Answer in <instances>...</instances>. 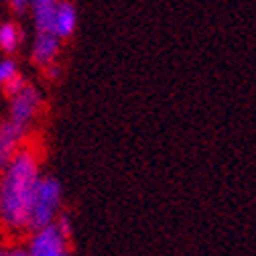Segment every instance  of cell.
<instances>
[{"label": "cell", "instance_id": "1", "mask_svg": "<svg viewBox=\"0 0 256 256\" xmlns=\"http://www.w3.org/2000/svg\"><path fill=\"white\" fill-rule=\"evenodd\" d=\"M41 181L37 154L20 148L0 177V222L12 230H26L37 185Z\"/></svg>", "mask_w": 256, "mask_h": 256}, {"label": "cell", "instance_id": "2", "mask_svg": "<svg viewBox=\"0 0 256 256\" xmlns=\"http://www.w3.org/2000/svg\"><path fill=\"white\" fill-rule=\"evenodd\" d=\"M61 208V183L55 177H41L37 185V194L33 202V210L28 216L26 230L37 232L45 226L55 224Z\"/></svg>", "mask_w": 256, "mask_h": 256}, {"label": "cell", "instance_id": "3", "mask_svg": "<svg viewBox=\"0 0 256 256\" xmlns=\"http://www.w3.org/2000/svg\"><path fill=\"white\" fill-rule=\"evenodd\" d=\"M68 236H63L61 230L51 224L37 232H33L28 240V256H70L68 250Z\"/></svg>", "mask_w": 256, "mask_h": 256}, {"label": "cell", "instance_id": "4", "mask_svg": "<svg viewBox=\"0 0 256 256\" xmlns=\"http://www.w3.org/2000/svg\"><path fill=\"white\" fill-rule=\"evenodd\" d=\"M39 106H41V94H39V90L33 88V86H26L20 94L12 96V102H10V122L26 130V124L33 120V116L37 114Z\"/></svg>", "mask_w": 256, "mask_h": 256}, {"label": "cell", "instance_id": "5", "mask_svg": "<svg viewBox=\"0 0 256 256\" xmlns=\"http://www.w3.org/2000/svg\"><path fill=\"white\" fill-rule=\"evenodd\" d=\"M57 0H30V6L35 12L37 33H55V12Z\"/></svg>", "mask_w": 256, "mask_h": 256}, {"label": "cell", "instance_id": "6", "mask_svg": "<svg viewBox=\"0 0 256 256\" xmlns=\"http://www.w3.org/2000/svg\"><path fill=\"white\" fill-rule=\"evenodd\" d=\"M59 51V37L55 33H39L35 39V47H33V59L35 63L43 68H49L51 61L57 57Z\"/></svg>", "mask_w": 256, "mask_h": 256}, {"label": "cell", "instance_id": "7", "mask_svg": "<svg viewBox=\"0 0 256 256\" xmlns=\"http://www.w3.org/2000/svg\"><path fill=\"white\" fill-rule=\"evenodd\" d=\"M76 22H78V14L72 2H59L57 4V12H55V35L59 39L70 37L76 30Z\"/></svg>", "mask_w": 256, "mask_h": 256}, {"label": "cell", "instance_id": "8", "mask_svg": "<svg viewBox=\"0 0 256 256\" xmlns=\"http://www.w3.org/2000/svg\"><path fill=\"white\" fill-rule=\"evenodd\" d=\"M18 39H20V33L14 24L6 22V24L0 26V47L4 51H14L18 45Z\"/></svg>", "mask_w": 256, "mask_h": 256}, {"label": "cell", "instance_id": "9", "mask_svg": "<svg viewBox=\"0 0 256 256\" xmlns=\"http://www.w3.org/2000/svg\"><path fill=\"white\" fill-rule=\"evenodd\" d=\"M14 76H16V63L10 59L0 61V84H6Z\"/></svg>", "mask_w": 256, "mask_h": 256}, {"label": "cell", "instance_id": "10", "mask_svg": "<svg viewBox=\"0 0 256 256\" xmlns=\"http://www.w3.org/2000/svg\"><path fill=\"white\" fill-rule=\"evenodd\" d=\"M4 86H6V94H8V96H16V94H20V92L26 88V80H24L22 76H14V78H10Z\"/></svg>", "mask_w": 256, "mask_h": 256}, {"label": "cell", "instance_id": "11", "mask_svg": "<svg viewBox=\"0 0 256 256\" xmlns=\"http://www.w3.org/2000/svg\"><path fill=\"white\" fill-rule=\"evenodd\" d=\"M55 226L61 230V234L63 236H72V218H70V214H59L57 216V220H55Z\"/></svg>", "mask_w": 256, "mask_h": 256}, {"label": "cell", "instance_id": "12", "mask_svg": "<svg viewBox=\"0 0 256 256\" xmlns=\"http://www.w3.org/2000/svg\"><path fill=\"white\" fill-rule=\"evenodd\" d=\"M0 256H28L24 248H2L0 246Z\"/></svg>", "mask_w": 256, "mask_h": 256}, {"label": "cell", "instance_id": "13", "mask_svg": "<svg viewBox=\"0 0 256 256\" xmlns=\"http://www.w3.org/2000/svg\"><path fill=\"white\" fill-rule=\"evenodd\" d=\"M10 4H12V8H14L16 12H22V10L30 4V0H10Z\"/></svg>", "mask_w": 256, "mask_h": 256}, {"label": "cell", "instance_id": "14", "mask_svg": "<svg viewBox=\"0 0 256 256\" xmlns=\"http://www.w3.org/2000/svg\"><path fill=\"white\" fill-rule=\"evenodd\" d=\"M8 165V161H6V156L2 154V150H0V169H4Z\"/></svg>", "mask_w": 256, "mask_h": 256}, {"label": "cell", "instance_id": "15", "mask_svg": "<svg viewBox=\"0 0 256 256\" xmlns=\"http://www.w3.org/2000/svg\"><path fill=\"white\" fill-rule=\"evenodd\" d=\"M49 76H51V78H57V76H59V70L53 68V66H49Z\"/></svg>", "mask_w": 256, "mask_h": 256}]
</instances>
